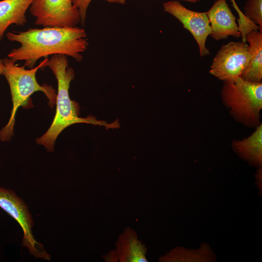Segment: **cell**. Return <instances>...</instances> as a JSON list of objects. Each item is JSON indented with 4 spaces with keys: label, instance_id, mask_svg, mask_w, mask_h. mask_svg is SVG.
<instances>
[{
    "label": "cell",
    "instance_id": "1",
    "mask_svg": "<svg viewBox=\"0 0 262 262\" xmlns=\"http://www.w3.org/2000/svg\"><path fill=\"white\" fill-rule=\"evenodd\" d=\"M86 36L85 30L77 26L44 27L8 32L7 38L20 46L12 49L7 57L15 62L23 61L24 66L29 68L33 67L40 58L55 54L68 56L80 62L83 59L82 53L89 45Z\"/></svg>",
    "mask_w": 262,
    "mask_h": 262
},
{
    "label": "cell",
    "instance_id": "2",
    "mask_svg": "<svg viewBox=\"0 0 262 262\" xmlns=\"http://www.w3.org/2000/svg\"><path fill=\"white\" fill-rule=\"evenodd\" d=\"M49 67L54 75L58 88L56 98V109L53 120L47 131L36 138V142L44 146L49 152H52L55 141L61 132L68 126L76 123H83L116 128L117 123L108 124L98 121L95 117H79L80 107L78 103L72 100L69 95L71 82L74 79V69L68 66L67 56L55 54L47 60L44 67Z\"/></svg>",
    "mask_w": 262,
    "mask_h": 262
},
{
    "label": "cell",
    "instance_id": "3",
    "mask_svg": "<svg viewBox=\"0 0 262 262\" xmlns=\"http://www.w3.org/2000/svg\"><path fill=\"white\" fill-rule=\"evenodd\" d=\"M48 60L45 58L39 64L30 69L25 66H18L13 60L6 57L2 59L3 69L2 74L6 79L10 90L12 101V109L9 121L0 130V140L9 141L14 135L15 116L20 107L28 109L33 107L31 96L34 93L41 91L49 99V105L53 108L56 102L57 94L51 85L39 84L36 79V73L38 69L44 68V64Z\"/></svg>",
    "mask_w": 262,
    "mask_h": 262
},
{
    "label": "cell",
    "instance_id": "4",
    "mask_svg": "<svg viewBox=\"0 0 262 262\" xmlns=\"http://www.w3.org/2000/svg\"><path fill=\"white\" fill-rule=\"evenodd\" d=\"M221 99L237 122L256 128L261 123L262 82H252L241 77L233 82H223Z\"/></svg>",
    "mask_w": 262,
    "mask_h": 262
},
{
    "label": "cell",
    "instance_id": "5",
    "mask_svg": "<svg viewBox=\"0 0 262 262\" xmlns=\"http://www.w3.org/2000/svg\"><path fill=\"white\" fill-rule=\"evenodd\" d=\"M0 208L13 218L23 232L22 246L37 258L49 261L50 256L33 235V220L28 206L12 190L0 186Z\"/></svg>",
    "mask_w": 262,
    "mask_h": 262
},
{
    "label": "cell",
    "instance_id": "6",
    "mask_svg": "<svg viewBox=\"0 0 262 262\" xmlns=\"http://www.w3.org/2000/svg\"><path fill=\"white\" fill-rule=\"evenodd\" d=\"M29 9L36 25L68 27L81 23L79 10L72 0H34Z\"/></svg>",
    "mask_w": 262,
    "mask_h": 262
},
{
    "label": "cell",
    "instance_id": "7",
    "mask_svg": "<svg viewBox=\"0 0 262 262\" xmlns=\"http://www.w3.org/2000/svg\"><path fill=\"white\" fill-rule=\"evenodd\" d=\"M250 58L244 42H230L222 46L214 57L209 72L223 82H233L241 77Z\"/></svg>",
    "mask_w": 262,
    "mask_h": 262
},
{
    "label": "cell",
    "instance_id": "8",
    "mask_svg": "<svg viewBox=\"0 0 262 262\" xmlns=\"http://www.w3.org/2000/svg\"><path fill=\"white\" fill-rule=\"evenodd\" d=\"M164 11L178 19L195 39L201 57L210 54L206 47V41L211 33L206 12L189 10L179 1L171 0L163 4Z\"/></svg>",
    "mask_w": 262,
    "mask_h": 262
},
{
    "label": "cell",
    "instance_id": "9",
    "mask_svg": "<svg viewBox=\"0 0 262 262\" xmlns=\"http://www.w3.org/2000/svg\"><path fill=\"white\" fill-rule=\"evenodd\" d=\"M210 25V35L215 40L219 41L232 36L241 37L237 19L229 7L226 0H216L206 12Z\"/></svg>",
    "mask_w": 262,
    "mask_h": 262
},
{
    "label": "cell",
    "instance_id": "10",
    "mask_svg": "<svg viewBox=\"0 0 262 262\" xmlns=\"http://www.w3.org/2000/svg\"><path fill=\"white\" fill-rule=\"evenodd\" d=\"M33 0H0V41L10 26H24L26 23V13Z\"/></svg>",
    "mask_w": 262,
    "mask_h": 262
},
{
    "label": "cell",
    "instance_id": "11",
    "mask_svg": "<svg viewBox=\"0 0 262 262\" xmlns=\"http://www.w3.org/2000/svg\"><path fill=\"white\" fill-rule=\"evenodd\" d=\"M250 55L249 61L241 77L252 82H261L262 80V31H252L246 34Z\"/></svg>",
    "mask_w": 262,
    "mask_h": 262
},
{
    "label": "cell",
    "instance_id": "12",
    "mask_svg": "<svg viewBox=\"0 0 262 262\" xmlns=\"http://www.w3.org/2000/svg\"><path fill=\"white\" fill-rule=\"evenodd\" d=\"M254 131L247 137L233 140L232 147L240 155L256 164L262 162V124L255 128Z\"/></svg>",
    "mask_w": 262,
    "mask_h": 262
},
{
    "label": "cell",
    "instance_id": "13",
    "mask_svg": "<svg viewBox=\"0 0 262 262\" xmlns=\"http://www.w3.org/2000/svg\"><path fill=\"white\" fill-rule=\"evenodd\" d=\"M244 9V15L262 31V0H247Z\"/></svg>",
    "mask_w": 262,
    "mask_h": 262
},
{
    "label": "cell",
    "instance_id": "14",
    "mask_svg": "<svg viewBox=\"0 0 262 262\" xmlns=\"http://www.w3.org/2000/svg\"><path fill=\"white\" fill-rule=\"evenodd\" d=\"M73 4L79 10L81 24L84 26L86 21V14L88 7L92 0H72Z\"/></svg>",
    "mask_w": 262,
    "mask_h": 262
},
{
    "label": "cell",
    "instance_id": "15",
    "mask_svg": "<svg viewBox=\"0 0 262 262\" xmlns=\"http://www.w3.org/2000/svg\"><path fill=\"white\" fill-rule=\"evenodd\" d=\"M127 0H107L108 2L113 3L124 4Z\"/></svg>",
    "mask_w": 262,
    "mask_h": 262
},
{
    "label": "cell",
    "instance_id": "16",
    "mask_svg": "<svg viewBox=\"0 0 262 262\" xmlns=\"http://www.w3.org/2000/svg\"><path fill=\"white\" fill-rule=\"evenodd\" d=\"M231 2H232V5L234 7V8L235 9V10H236V11L238 13L240 11V9L238 7L237 3L235 2V1L234 0H230Z\"/></svg>",
    "mask_w": 262,
    "mask_h": 262
},
{
    "label": "cell",
    "instance_id": "17",
    "mask_svg": "<svg viewBox=\"0 0 262 262\" xmlns=\"http://www.w3.org/2000/svg\"><path fill=\"white\" fill-rule=\"evenodd\" d=\"M3 69V60L0 58V75L2 74Z\"/></svg>",
    "mask_w": 262,
    "mask_h": 262
},
{
    "label": "cell",
    "instance_id": "18",
    "mask_svg": "<svg viewBox=\"0 0 262 262\" xmlns=\"http://www.w3.org/2000/svg\"><path fill=\"white\" fill-rule=\"evenodd\" d=\"M183 0L187 1L188 2H191V3H196L197 1H199V0Z\"/></svg>",
    "mask_w": 262,
    "mask_h": 262
}]
</instances>
